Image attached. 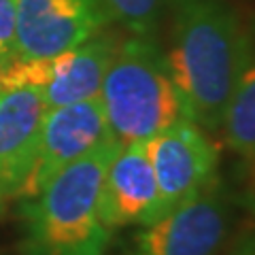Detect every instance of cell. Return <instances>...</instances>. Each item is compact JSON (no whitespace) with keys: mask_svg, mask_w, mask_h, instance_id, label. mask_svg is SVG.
Instances as JSON below:
<instances>
[{"mask_svg":"<svg viewBox=\"0 0 255 255\" xmlns=\"http://www.w3.org/2000/svg\"><path fill=\"white\" fill-rule=\"evenodd\" d=\"M17 32H15V0H0V68H4L17 55Z\"/></svg>","mask_w":255,"mask_h":255,"instance_id":"cell-13","label":"cell"},{"mask_svg":"<svg viewBox=\"0 0 255 255\" xmlns=\"http://www.w3.org/2000/svg\"><path fill=\"white\" fill-rule=\"evenodd\" d=\"M232 255H255V230H249V232L238 241Z\"/></svg>","mask_w":255,"mask_h":255,"instance_id":"cell-15","label":"cell"},{"mask_svg":"<svg viewBox=\"0 0 255 255\" xmlns=\"http://www.w3.org/2000/svg\"><path fill=\"white\" fill-rule=\"evenodd\" d=\"M115 138L107 124L98 98L47 109L34 164L19 189L17 198H32L51 177L77 159L113 145Z\"/></svg>","mask_w":255,"mask_h":255,"instance_id":"cell-4","label":"cell"},{"mask_svg":"<svg viewBox=\"0 0 255 255\" xmlns=\"http://www.w3.org/2000/svg\"><path fill=\"white\" fill-rule=\"evenodd\" d=\"M172 28L164 53L189 119L204 132L221 122L251 64L249 38L226 0H170Z\"/></svg>","mask_w":255,"mask_h":255,"instance_id":"cell-1","label":"cell"},{"mask_svg":"<svg viewBox=\"0 0 255 255\" xmlns=\"http://www.w3.org/2000/svg\"><path fill=\"white\" fill-rule=\"evenodd\" d=\"M245 204L255 213V157L247 159V177H245Z\"/></svg>","mask_w":255,"mask_h":255,"instance_id":"cell-14","label":"cell"},{"mask_svg":"<svg viewBox=\"0 0 255 255\" xmlns=\"http://www.w3.org/2000/svg\"><path fill=\"white\" fill-rule=\"evenodd\" d=\"M117 142L77 159L21 202L23 255H107L102 179Z\"/></svg>","mask_w":255,"mask_h":255,"instance_id":"cell-2","label":"cell"},{"mask_svg":"<svg viewBox=\"0 0 255 255\" xmlns=\"http://www.w3.org/2000/svg\"><path fill=\"white\" fill-rule=\"evenodd\" d=\"M47 105L36 87L0 90V187L17 198L34 164Z\"/></svg>","mask_w":255,"mask_h":255,"instance_id":"cell-9","label":"cell"},{"mask_svg":"<svg viewBox=\"0 0 255 255\" xmlns=\"http://www.w3.org/2000/svg\"><path fill=\"white\" fill-rule=\"evenodd\" d=\"M215 177L200 194L140 228L132 255H215L228 232V202Z\"/></svg>","mask_w":255,"mask_h":255,"instance_id":"cell-5","label":"cell"},{"mask_svg":"<svg viewBox=\"0 0 255 255\" xmlns=\"http://www.w3.org/2000/svg\"><path fill=\"white\" fill-rule=\"evenodd\" d=\"M107 23L100 0H15V58H49L75 49Z\"/></svg>","mask_w":255,"mask_h":255,"instance_id":"cell-7","label":"cell"},{"mask_svg":"<svg viewBox=\"0 0 255 255\" xmlns=\"http://www.w3.org/2000/svg\"><path fill=\"white\" fill-rule=\"evenodd\" d=\"M162 217L159 191L145 142L117 145L102 179V219L113 230Z\"/></svg>","mask_w":255,"mask_h":255,"instance_id":"cell-8","label":"cell"},{"mask_svg":"<svg viewBox=\"0 0 255 255\" xmlns=\"http://www.w3.org/2000/svg\"><path fill=\"white\" fill-rule=\"evenodd\" d=\"M98 100L117 145H142L166 128L191 122L151 36L134 34L117 45Z\"/></svg>","mask_w":255,"mask_h":255,"instance_id":"cell-3","label":"cell"},{"mask_svg":"<svg viewBox=\"0 0 255 255\" xmlns=\"http://www.w3.org/2000/svg\"><path fill=\"white\" fill-rule=\"evenodd\" d=\"M226 142L245 162L255 157V64L243 73L221 122Z\"/></svg>","mask_w":255,"mask_h":255,"instance_id":"cell-11","label":"cell"},{"mask_svg":"<svg viewBox=\"0 0 255 255\" xmlns=\"http://www.w3.org/2000/svg\"><path fill=\"white\" fill-rule=\"evenodd\" d=\"M145 151L157 183L162 215L200 194L217 177L219 151L194 122L174 124L151 136Z\"/></svg>","mask_w":255,"mask_h":255,"instance_id":"cell-6","label":"cell"},{"mask_svg":"<svg viewBox=\"0 0 255 255\" xmlns=\"http://www.w3.org/2000/svg\"><path fill=\"white\" fill-rule=\"evenodd\" d=\"M117 45L119 41H115V36L100 32L75 49L53 55V75L41 90L47 109L98 98Z\"/></svg>","mask_w":255,"mask_h":255,"instance_id":"cell-10","label":"cell"},{"mask_svg":"<svg viewBox=\"0 0 255 255\" xmlns=\"http://www.w3.org/2000/svg\"><path fill=\"white\" fill-rule=\"evenodd\" d=\"M6 200H9V198H6V194L2 191V187H0V215H2V211H4V206H6Z\"/></svg>","mask_w":255,"mask_h":255,"instance_id":"cell-16","label":"cell"},{"mask_svg":"<svg viewBox=\"0 0 255 255\" xmlns=\"http://www.w3.org/2000/svg\"><path fill=\"white\" fill-rule=\"evenodd\" d=\"M109 19L122 23L136 36H151L170 0H100Z\"/></svg>","mask_w":255,"mask_h":255,"instance_id":"cell-12","label":"cell"}]
</instances>
